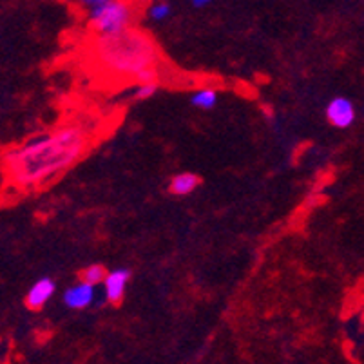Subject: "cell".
Masks as SVG:
<instances>
[{
    "label": "cell",
    "instance_id": "cell-15",
    "mask_svg": "<svg viewBox=\"0 0 364 364\" xmlns=\"http://www.w3.org/2000/svg\"><path fill=\"white\" fill-rule=\"evenodd\" d=\"M210 2H214V0H193V6L194 8H203V6L210 4Z\"/></svg>",
    "mask_w": 364,
    "mask_h": 364
},
{
    "label": "cell",
    "instance_id": "cell-8",
    "mask_svg": "<svg viewBox=\"0 0 364 364\" xmlns=\"http://www.w3.org/2000/svg\"><path fill=\"white\" fill-rule=\"evenodd\" d=\"M200 176H196L194 172H180L176 176H172L171 183H168V193L172 196H188L200 187Z\"/></svg>",
    "mask_w": 364,
    "mask_h": 364
},
{
    "label": "cell",
    "instance_id": "cell-5",
    "mask_svg": "<svg viewBox=\"0 0 364 364\" xmlns=\"http://www.w3.org/2000/svg\"><path fill=\"white\" fill-rule=\"evenodd\" d=\"M97 299V290L95 284L85 283V281H78L76 284L69 287L62 296V301L69 310H85L89 309Z\"/></svg>",
    "mask_w": 364,
    "mask_h": 364
},
{
    "label": "cell",
    "instance_id": "cell-13",
    "mask_svg": "<svg viewBox=\"0 0 364 364\" xmlns=\"http://www.w3.org/2000/svg\"><path fill=\"white\" fill-rule=\"evenodd\" d=\"M105 2H111V0H80V4H84L85 8H89V9L97 8V6H100V4H105Z\"/></svg>",
    "mask_w": 364,
    "mask_h": 364
},
{
    "label": "cell",
    "instance_id": "cell-7",
    "mask_svg": "<svg viewBox=\"0 0 364 364\" xmlns=\"http://www.w3.org/2000/svg\"><path fill=\"white\" fill-rule=\"evenodd\" d=\"M129 281H131V270L129 268H117V270L109 272L104 281L105 299L112 304L122 303Z\"/></svg>",
    "mask_w": 364,
    "mask_h": 364
},
{
    "label": "cell",
    "instance_id": "cell-10",
    "mask_svg": "<svg viewBox=\"0 0 364 364\" xmlns=\"http://www.w3.org/2000/svg\"><path fill=\"white\" fill-rule=\"evenodd\" d=\"M107 270H105L104 264H89V267H85L84 270L80 272V279L85 281V283H91V284H104L105 277H107Z\"/></svg>",
    "mask_w": 364,
    "mask_h": 364
},
{
    "label": "cell",
    "instance_id": "cell-14",
    "mask_svg": "<svg viewBox=\"0 0 364 364\" xmlns=\"http://www.w3.org/2000/svg\"><path fill=\"white\" fill-rule=\"evenodd\" d=\"M261 111H263V117L267 118L268 122L276 120V112H274V109L270 107V105H263V109H261Z\"/></svg>",
    "mask_w": 364,
    "mask_h": 364
},
{
    "label": "cell",
    "instance_id": "cell-11",
    "mask_svg": "<svg viewBox=\"0 0 364 364\" xmlns=\"http://www.w3.org/2000/svg\"><path fill=\"white\" fill-rule=\"evenodd\" d=\"M158 91V84L156 82H141V84H138V87L134 89V92H132V98L134 100H149L151 97H154Z\"/></svg>",
    "mask_w": 364,
    "mask_h": 364
},
{
    "label": "cell",
    "instance_id": "cell-3",
    "mask_svg": "<svg viewBox=\"0 0 364 364\" xmlns=\"http://www.w3.org/2000/svg\"><path fill=\"white\" fill-rule=\"evenodd\" d=\"M134 11L125 0H111L89 9V26L98 36L117 35L131 28Z\"/></svg>",
    "mask_w": 364,
    "mask_h": 364
},
{
    "label": "cell",
    "instance_id": "cell-2",
    "mask_svg": "<svg viewBox=\"0 0 364 364\" xmlns=\"http://www.w3.org/2000/svg\"><path fill=\"white\" fill-rule=\"evenodd\" d=\"M97 58L104 69L118 76H138L158 64V49L154 42L138 29H125L117 35L98 36Z\"/></svg>",
    "mask_w": 364,
    "mask_h": 364
},
{
    "label": "cell",
    "instance_id": "cell-9",
    "mask_svg": "<svg viewBox=\"0 0 364 364\" xmlns=\"http://www.w3.org/2000/svg\"><path fill=\"white\" fill-rule=\"evenodd\" d=\"M218 104V92L210 87H203L200 91L193 92L191 95V105L201 111H208V109H214Z\"/></svg>",
    "mask_w": 364,
    "mask_h": 364
},
{
    "label": "cell",
    "instance_id": "cell-6",
    "mask_svg": "<svg viewBox=\"0 0 364 364\" xmlns=\"http://www.w3.org/2000/svg\"><path fill=\"white\" fill-rule=\"evenodd\" d=\"M55 279H51V277L48 276L41 277V279L36 281L31 289L28 290V294H26V306H28L29 310L44 309L46 304L51 301V297L55 296Z\"/></svg>",
    "mask_w": 364,
    "mask_h": 364
},
{
    "label": "cell",
    "instance_id": "cell-12",
    "mask_svg": "<svg viewBox=\"0 0 364 364\" xmlns=\"http://www.w3.org/2000/svg\"><path fill=\"white\" fill-rule=\"evenodd\" d=\"M149 15H151V18L154 22H164L165 18H168V15H171V6H168L167 2H158V4L152 6Z\"/></svg>",
    "mask_w": 364,
    "mask_h": 364
},
{
    "label": "cell",
    "instance_id": "cell-1",
    "mask_svg": "<svg viewBox=\"0 0 364 364\" xmlns=\"http://www.w3.org/2000/svg\"><path fill=\"white\" fill-rule=\"evenodd\" d=\"M85 147L87 134L76 125L31 138L8 152L6 165L9 178L21 187L46 183L80 160Z\"/></svg>",
    "mask_w": 364,
    "mask_h": 364
},
{
    "label": "cell",
    "instance_id": "cell-4",
    "mask_svg": "<svg viewBox=\"0 0 364 364\" xmlns=\"http://www.w3.org/2000/svg\"><path fill=\"white\" fill-rule=\"evenodd\" d=\"M326 120L332 127L337 129H346L355 122V107L352 102L344 97H336L326 104L324 109Z\"/></svg>",
    "mask_w": 364,
    "mask_h": 364
}]
</instances>
